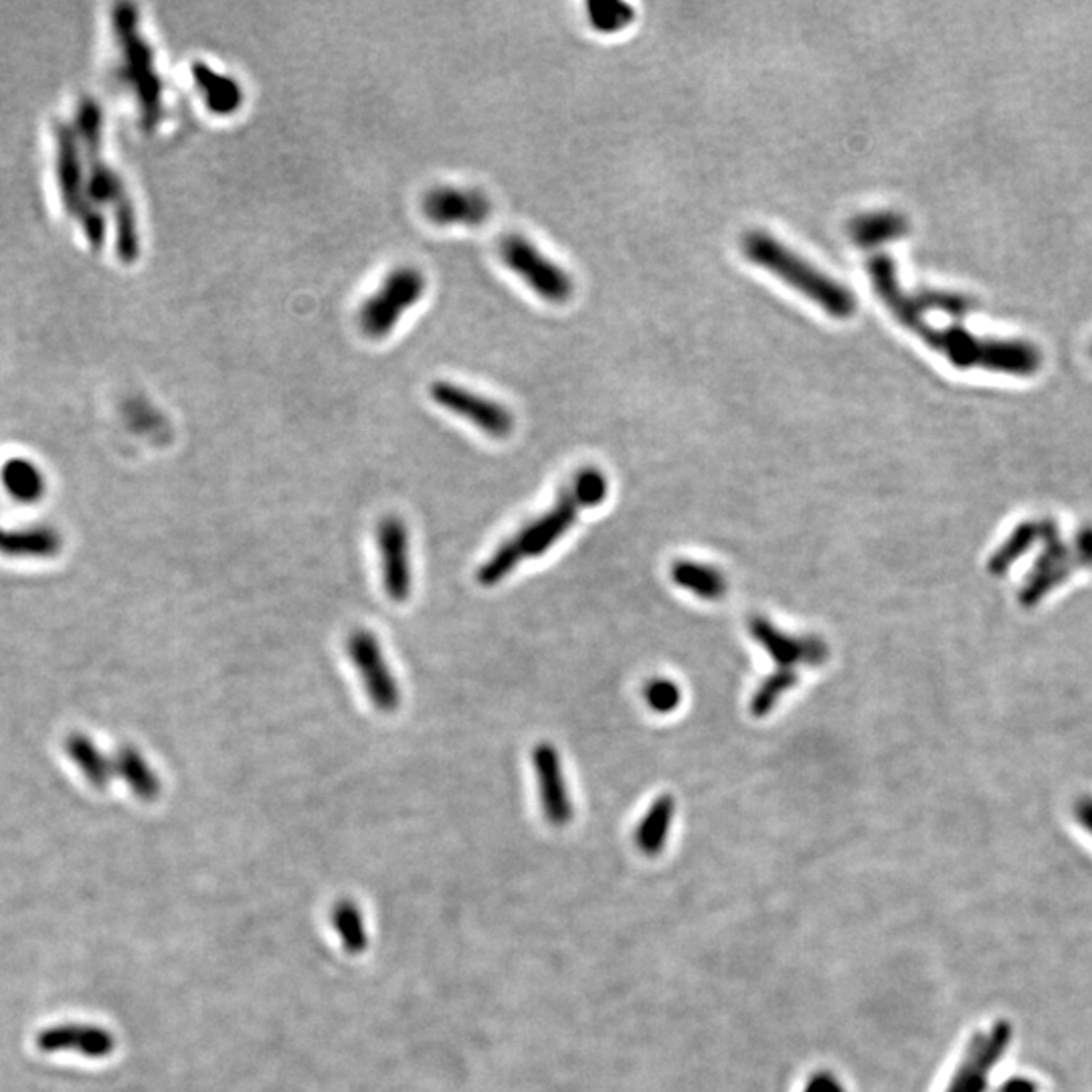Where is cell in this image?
Instances as JSON below:
<instances>
[{
    "instance_id": "6da1fadb",
    "label": "cell",
    "mask_w": 1092,
    "mask_h": 1092,
    "mask_svg": "<svg viewBox=\"0 0 1092 1092\" xmlns=\"http://www.w3.org/2000/svg\"><path fill=\"white\" fill-rule=\"evenodd\" d=\"M868 274L876 296L884 302L896 322L917 335L925 345L943 355L955 368H984L1012 376H1034L1042 366L1036 345L1020 339H990L969 333L965 326L935 329L913 304L902 288L894 262L886 253H876L868 262Z\"/></svg>"
},
{
    "instance_id": "7a4b0ae2",
    "label": "cell",
    "mask_w": 1092,
    "mask_h": 1092,
    "mask_svg": "<svg viewBox=\"0 0 1092 1092\" xmlns=\"http://www.w3.org/2000/svg\"><path fill=\"white\" fill-rule=\"evenodd\" d=\"M742 251L748 262L777 276L831 318L846 320L856 314L858 300L850 288L811 266L777 237L765 231H750L742 239Z\"/></svg>"
},
{
    "instance_id": "3957f363",
    "label": "cell",
    "mask_w": 1092,
    "mask_h": 1092,
    "mask_svg": "<svg viewBox=\"0 0 1092 1092\" xmlns=\"http://www.w3.org/2000/svg\"><path fill=\"white\" fill-rule=\"evenodd\" d=\"M607 490V480L597 467H585L583 471H579L573 482L563 490L557 504L544 516L524 526L512 538L520 557L532 559L544 555L575 524L577 514L583 508L597 506L603 502Z\"/></svg>"
},
{
    "instance_id": "277c9868",
    "label": "cell",
    "mask_w": 1092,
    "mask_h": 1092,
    "mask_svg": "<svg viewBox=\"0 0 1092 1092\" xmlns=\"http://www.w3.org/2000/svg\"><path fill=\"white\" fill-rule=\"evenodd\" d=\"M425 290L427 278L421 270L413 266L390 270L359 308L357 322L361 333L370 341L388 337L398 326L401 318L419 304Z\"/></svg>"
},
{
    "instance_id": "5b68a950",
    "label": "cell",
    "mask_w": 1092,
    "mask_h": 1092,
    "mask_svg": "<svg viewBox=\"0 0 1092 1092\" xmlns=\"http://www.w3.org/2000/svg\"><path fill=\"white\" fill-rule=\"evenodd\" d=\"M116 30L120 47L124 49L126 79L132 83L146 128H154L164 112L162 79L154 67V55L138 28V14L132 6H120L116 10Z\"/></svg>"
},
{
    "instance_id": "8992f818",
    "label": "cell",
    "mask_w": 1092,
    "mask_h": 1092,
    "mask_svg": "<svg viewBox=\"0 0 1092 1092\" xmlns=\"http://www.w3.org/2000/svg\"><path fill=\"white\" fill-rule=\"evenodd\" d=\"M498 251L504 266L524 284H528L542 300L551 304H565L573 296L571 276L540 253L526 237L516 233L504 235L498 243Z\"/></svg>"
},
{
    "instance_id": "52a82bcc",
    "label": "cell",
    "mask_w": 1092,
    "mask_h": 1092,
    "mask_svg": "<svg viewBox=\"0 0 1092 1092\" xmlns=\"http://www.w3.org/2000/svg\"><path fill=\"white\" fill-rule=\"evenodd\" d=\"M429 394L441 409L469 421L492 437H506L514 431V415L502 403L488 398L463 384L451 380H435Z\"/></svg>"
},
{
    "instance_id": "ba28073f",
    "label": "cell",
    "mask_w": 1092,
    "mask_h": 1092,
    "mask_svg": "<svg viewBox=\"0 0 1092 1092\" xmlns=\"http://www.w3.org/2000/svg\"><path fill=\"white\" fill-rule=\"evenodd\" d=\"M421 213L439 227H480L492 215V201L478 189L437 185L421 197Z\"/></svg>"
},
{
    "instance_id": "9c48e42d",
    "label": "cell",
    "mask_w": 1092,
    "mask_h": 1092,
    "mask_svg": "<svg viewBox=\"0 0 1092 1092\" xmlns=\"http://www.w3.org/2000/svg\"><path fill=\"white\" fill-rule=\"evenodd\" d=\"M1010 1042L1012 1028L1008 1022H998L988 1032L975 1034L945 1092H986L990 1077L1004 1059Z\"/></svg>"
},
{
    "instance_id": "30bf717a",
    "label": "cell",
    "mask_w": 1092,
    "mask_h": 1092,
    "mask_svg": "<svg viewBox=\"0 0 1092 1092\" xmlns=\"http://www.w3.org/2000/svg\"><path fill=\"white\" fill-rule=\"evenodd\" d=\"M347 650L363 680L370 703L382 713L396 711L401 705V688L386 666L378 640L366 630H357L349 638Z\"/></svg>"
},
{
    "instance_id": "8fae6325",
    "label": "cell",
    "mask_w": 1092,
    "mask_h": 1092,
    "mask_svg": "<svg viewBox=\"0 0 1092 1092\" xmlns=\"http://www.w3.org/2000/svg\"><path fill=\"white\" fill-rule=\"evenodd\" d=\"M376 547L380 555L382 585L390 601L403 603L411 593L409 534L398 516H384L376 526Z\"/></svg>"
},
{
    "instance_id": "7c38bea8",
    "label": "cell",
    "mask_w": 1092,
    "mask_h": 1092,
    "mask_svg": "<svg viewBox=\"0 0 1092 1092\" xmlns=\"http://www.w3.org/2000/svg\"><path fill=\"white\" fill-rule=\"evenodd\" d=\"M748 632L752 640L779 664V668L793 670V666H821L829 650L819 638H795L777 630L769 620L754 615L748 622Z\"/></svg>"
},
{
    "instance_id": "4fadbf2b",
    "label": "cell",
    "mask_w": 1092,
    "mask_h": 1092,
    "mask_svg": "<svg viewBox=\"0 0 1092 1092\" xmlns=\"http://www.w3.org/2000/svg\"><path fill=\"white\" fill-rule=\"evenodd\" d=\"M532 765L538 783V795L547 819L563 825L571 819V801L561 765V754L551 742H538L532 750Z\"/></svg>"
},
{
    "instance_id": "5bb4252c",
    "label": "cell",
    "mask_w": 1092,
    "mask_h": 1092,
    "mask_svg": "<svg viewBox=\"0 0 1092 1092\" xmlns=\"http://www.w3.org/2000/svg\"><path fill=\"white\" fill-rule=\"evenodd\" d=\"M1044 542H1046V551L1038 559L1022 591L1024 605H1036L1046 593H1050L1057 585H1061L1071 571L1069 547L1057 534L1054 522H1044Z\"/></svg>"
},
{
    "instance_id": "9a60e30c",
    "label": "cell",
    "mask_w": 1092,
    "mask_h": 1092,
    "mask_svg": "<svg viewBox=\"0 0 1092 1092\" xmlns=\"http://www.w3.org/2000/svg\"><path fill=\"white\" fill-rule=\"evenodd\" d=\"M39 1050L53 1054L63 1050H79V1054L89 1059H103L114 1050V1038L110 1032L95 1026L65 1024L43 1030L37 1036Z\"/></svg>"
},
{
    "instance_id": "2e32d148",
    "label": "cell",
    "mask_w": 1092,
    "mask_h": 1092,
    "mask_svg": "<svg viewBox=\"0 0 1092 1092\" xmlns=\"http://www.w3.org/2000/svg\"><path fill=\"white\" fill-rule=\"evenodd\" d=\"M193 79L205 105L217 116H231L243 103V87L237 79L215 71L207 63H193Z\"/></svg>"
},
{
    "instance_id": "e0dca14e",
    "label": "cell",
    "mask_w": 1092,
    "mask_h": 1092,
    "mask_svg": "<svg viewBox=\"0 0 1092 1092\" xmlns=\"http://www.w3.org/2000/svg\"><path fill=\"white\" fill-rule=\"evenodd\" d=\"M908 221L902 213L896 211H874L856 217L848 233L858 247H878L902 239L908 233Z\"/></svg>"
},
{
    "instance_id": "ac0fdd59",
    "label": "cell",
    "mask_w": 1092,
    "mask_h": 1092,
    "mask_svg": "<svg viewBox=\"0 0 1092 1092\" xmlns=\"http://www.w3.org/2000/svg\"><path fill=\"white\" fill-rule=\"evenodd\" d=\"M672 579L678 587L695 593L705 601H719L727 593V577L713 565L678 561L672 567Z\"/></svg>"
},
{
    "instance_id": "d6986e66",
    "label": "cell",
    "mask_w": 1092,
    "mask_h": 1092,
    "mask_svg": "<svg viewBox=\"0 0 1092 1092\" xmlns=\"http://www.w3.org/2000/svg\"><path fill=\"white\" fill-rule=\"evenodd\" d=\"M674 799L670 795H664L656 799L642 819L638 831H636V844L646 854H658L668 838L670 823L674 819Z\"/></svg>"
},
{
    "instance_id": "ffe728a7",
    "label": "cell",
    "mask_w": 1092,
    "mask_h": 1092,
    "mask_svg": "<svg viewBox=\"0 0 1092 1092\" xmlns=\"http://www.w3.org/2000/svg\"><path fill=\"white\" fill-rule=\"evenodd\" d=\"M118 773L132 787V791L146 801H152L160 793V781L156 773L146 765L142 754L134 748H124L118 754Z\"/></svg>"
},
{
    "instance_id": "44dd1931",
    "label": "cell",
    "mask_w": 1092,
    "mask_h": 1092,
    "mask_svg": "<svg viewBox=\"0 0 1092 1092\" xmlns=\"http://www.w3.org/2000/svg\"><path fill=\"white\" fill-rule=\"evenodd\" d=\"M913 304L919 312H941L947 314L953 320H965L967 314L975 310V300L967 294L959 292H945V290H921L915 296H911Z\"/></svg>"
},
{
    "instance_id": "7402d4cb",
    "label": "cell",
    "mask_w": 1092,
    "mask_h": 1092,
    "mask_svg": "<svg viewBox=\"0 0 1092 1092\" xmlns=\"http://www.w3.org/2000/svg\"><path fill=\"white\" fill-rule=\"evenodd\" d=\"M1044 532V522H1024L1020 524L1014 534L1002 544V549L996 553V557L992 559L990 563V569L992 573L996 575H1002L1012 563H1016L1022 555H1026L1034 542L1038 540V536H1042Z\"/></svg>"
},
{
    "instance_id": "603a6c76",
    "label": "cell",
    "mask_w": 1092,
    "mask_h": 1092,
    "mask_svg": "<svg viewBox=\"0 0 1092 1092\" xmlns=\"http://www.w3.org/2000/svg\"><path fill=\"white\" fill-rule=\"evenodd\" d=\"M795 684H797L795 670L779 668L775 674L765 678L760 682V686L754 690V695L750 699V715L756 717V719L767 717L777 707L781 697L787 695Z\"/></svg>"
},
{
    "instance_id": "cb8c5ba5",
    "label": "cell",
    "mask_w": 1092,
    "mask_h": 1092,
    "mask_svg": "<svg viewBox=\"0 0 1092 1092\" xmlns=\"http://www.w3.org/2000/svg\"><path fill=\"white\" fill-rule=\"evenodd\" d=\"M522 561L516 544L512 540H506L502 542L494 555L480 567L476 579L480 585L484 587H492V585H498L506 575H510L516 565Z\"/></svg>"
},
{
    "instance_id": "d4e9b609",
    "label": "cell",
    "mask_w": 1092,
    "mask_h": 1092,
    "mask_svg": "<svg viewBox=\"0 0 1092 1092\" xmlns=\"http://www.w3.org/2000/svg\"><path fill=\"white\" fill-rule=\"evenodd\" d=\"M591 24L601 32H615L632 24L634 8L626 2H589L587 4Z\"/></svg>"
},
{
    "instance_id": "484cf974",
    "label": "cell",
    "mask_w": 1092,
    "mask_h": 1092,
    "mask_svg": "<svg viewBox=\"0 0 1092 1092\" xmlns=\"http://www.w3.org/2000/svg\"><path fill=\"white\" fill-rule=\"evenodd\" d=\"M644 695H646L648 707L658 715H668V713L676 711L680 701H682V693H680L678 684L672 682V680H666V678L652 680L646 686Z\"/></svg>"
},
{
    "instance_id": "4316f807",
    "label": "cell",
    "mask_w": 1092,
    "mask_h": 1092,
    "mask_svg": "<svg viewBox=\"0 0 1092 1092\" xmlns=\"http://www.w3.org/2000/svg\"><path fill=\"white\" fill-rule=\"evenodd\" d=\"M73 754L81 769L85 771L87 779L95 785H105L110 779V765L107 760L97 752V748L87 740H75Z\"/></svg>"
},
{
    "instance_id": "83f0119b",
    "label": "cell",
    "mask_w": 1092,
    "mask_h": 1092,
    "mask_svg": "<svg viewBox=\"0 0 1092 1092\" xmlns=\"http://www.w3.org/2000/svg\"><path fill=\"white\" fill-rule=\"evenodd\" d=\"M335 921H337V929L341 931L345 939L347 949L361 951L366 941H364L363 923L357 908L353 904H341L335 913Z\"/></svg>"
},
{
    "instance_id": "f1b7e54d",
    "label": "cell",
    "mask_w": 1092,
    "mask_h": 1092,
    "mask_svg": "<svg viewBox=\"0 0 1092 1092\" xmlns=\"http://www.w3.org/2000/svg\"><path fill=\"white\" fill-rule=\"evenodd\" d=\"M1075 817L1079 819L1081 827L1092 835V797H1083L1075 805Z\"/></svg>"
},
{
    "instance_id": "f546056e",
    "label": "cell",
    "mask_w": 1092,
    "mask_h": 1092,
    "mask_svg": "<svg viewBox=\"0 0 1092 1092\" xmlns=\"http://www.w3.org/2000/svg\"><path fill=\"white\" fill-rule=\"evenodd\" d=\"M807 1092H840V1089H838V1087H835V1083H831V1081H823V1079H819V1081H815V1083H811V1087H809V1089H807Z\"/></svg>"
},
{
    "instance_id": "4dcf8cb0",
    "label": "cell",
    "mask_w": 1092,
    "mask_h": 1092,
    "mask_svg": "<svg viewBox=\"0 0 1092 1092\" xmlns=\"http://www.w3.org/2000/svg\"><path fill=\"white\" fill-rule=\"evenodd\" d=\"M1004 1092H1034V1087H1030L1026 1083H1014V1087H1012V1083H1010L1008 1089Z\"/></svg>"
},
{
    "instance_id": "1f68e13d",
    "label": "cell",
    "mask_w": 1092,
    "mask_h": 1092,
    "mask_svg": "<svg viewBox=\"0 0 1092 1092\" xmlns=\"http://www.w3.org/2000/svg\"><path fill=\"white\" fill-rule=\"evenodd\" d=\"M1091 359H1092V347H1091Z\"/></svg>"
}]
</instances>
